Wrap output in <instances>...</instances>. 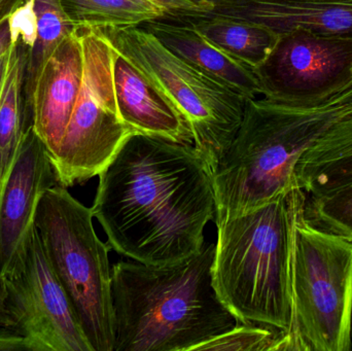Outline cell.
Instances as JSON below:
<instances>
[{
  "instance_id": "1",
  "label": "cell",
  "mask_w": 352,
  "mask_h": 351,
  "mask_svg": "<svg viewBox=\"0 0 352 351\" xmlns=\"http://www.w3.org/2000/svg\"><path fill=\"white\" fill-rule=\"evenodd\" d=\"M98 177L91 210L113 251L159 266L202 249L215 216L213 169L192 144L133 133Z\"/></svg>"
},
{
  "instance_id": "2",
  "label": "cell",
  "mask_w": 352,
  "mask_h": 351,
  "mask_svg": "<svg viewBox=\"0 0 352 351\" xmlns=\"http://www.w3.org/2000/svg\"><path fill=\"white\" fill-rule=\"evenodd\" d=\"M215 245L168 265L111 267L113 351H195L238 324L213 286Z\"/></svg>"
},
{
  "instance_id": "3",
  "label": "cell",
  "mask_w": 352,
  "mask_h": 351,
  "mask_svg": "<svg viewBox=\"0 0 352 351\" xmlns=\"http://www.w3.org/2000/svg\"><path fill=\"white\" fill-rule=\"evenodd\" d=\"M352 105L301 106L266 96L248 99L230 148L213 169L215 224L254 212L298 187L304 152Z\"/></svg>"
},
{
  "instance_id": "4",
  "label": "cell",
  "mask_w": 352,
  "mask_h": 351,
  "mask_svg": "<svg viewBox=\"0 0 352 351\" xmlns=\"http://www.w3.org/2000/svg\"><path fill=\"white\" fill-rule=\"evenodd\" d=\"M306 199L287 193L291 324L277 351H351L352 239L311 224Z\"/></svg>"
},
{
  "instance_id": "5",
  "label": "cell",
  "mask_w": 352,
  "mask_h": 351,
  "mask_svg": "<svg viewBox=\"0 0 352 351\" xmlns=\"http://www.w3.org/2000/svg\"><path fill=\"white\" fill-rule=\"evenodd\" d=\"M212 282L240 324L285 332L291 324L287 194L237 218L217 223Z\"/></svg>"
},
{
  "instance_id": "6",
  "label": "cell",
  "mask_w": 352,
  "mask_h": 351,
  "mask_svg": "<svg viewBox=\"0 0 352 351\" xmlns=\"http://www.w3.org/2000/svg\"><path fill=\"white\" fill-rule=\"evenodd\" d=\"M93 218L91 208L56 185L38 200L34 226L93 351H113L111 247L97 236Z\"/></svg>"
},
{
  "instance_id": "7",
  "label": "cell",
  "mask_w": 352,
  "mask_h": 351,
  "mask_svg": "<svg viewBox=\"0 0 352 351\" xmlns=\"http://www.w3.org/2000/svg\"><path fill=\"white\" fill-rule=\"evenodd\" d=\"M100 30L173 101L190 126L195 148L214 169L241 125L246 99L175 55L144 26Z\"/></svg>"
},
{
  "instance_id": "8",
  "label": "cell",
  "mask_w": 352,
  "mask_h": 351,
  "mask_svg": "<svg viewBox=\"0 0 352 351\" xmlns=\"http://www.w3.org/2000/svg\"><path fill=\"white\" fill-rule=\"evenodd\" d=\"M82 82L63 138L50 156L56 181L70 188L99 175L133 131L120 115L113 76V45L100 29L76 27Z\"/></svg>"
},
{
  "instance_id": "9",
  "label": "cell",
  "mask_w": 352,
  "mask_h": 351,
  "mask_svg": "<svg viewBox=\"0 0 352 351\" xmlns=\"http://www.w3.org/2000/svg\"><path fill=\"white\" fill-rule=\"evenodd\" d=\"M3 329L27 351H93L33 226L0 278Z\"/></svg>"
},
{
  "instance_id": "10",
  "label": "cell",
  "mask_w": 352,
  "mask_h": 351,
  "mask_svg": "<svg viewBox=\"0 0 352 351\" xmlns=\"http://www.w3.org/2000/svg\"><path fill=\"white\" fill-rule=\"evenodd\" d=\"M256 71L263 96L301 106L324 104L352 86V37L305 29L281 33Z\"/></svg>"
},
{
  "instance_id": "11",
  "label": "cell",
  "mask_w": 352,
  "mask_h": 351,
  "mask_svg": "<svg viewBox=\"0 0 352 351\" xmlns=\"http://www.w3.org/2000/svg\"><path fill=\"white\" fill-rule=\"evenodd\" d=\"M56 185L49 152L28 125L0 185V278L34 226L41 195Z\"/></svg>"
},
{
  "instance_id": "12",
  "label": "cell",
  "mask_w": 352,
  "mask_h": 351,
  "mask_svg": "<svg viewBox=\"0 0 352 351\" xmlns=\"http://www.w3.org/2000/svg\"><path fill=\"white\" fill-rule=\"evenodd\" d=\"M84 71L78 31L66 37L43 64L26 104L29 125L50 156L65 133L80 94Z\"/></svg>"
},
{
  "instance_id": "13",
  "label": "cell",
  "mask_w": 352,
  "mask_h": 351,
  "mask_svg": "<svg viewBox=\"0 0 352 351\" xmlns=\"http://www.w3.org/2000/svg\"><path fill=\"white\" fill-rule=\"evenodd\" d=\"M205 16L250 21L278 34L305 29L352 37V0H209Z\"/></svg>"
},
{
  "instance_id": "14",
  "label": "cell",
  "mask_w": 352,
  "mask_h": 351,
  "mask_svg": "<svg viewBox=\"0 0 352 351\" xmlns=\"http://www.w3.org/2000/svg\"><path fill=\"white\" fill-rule=\"evenodd\" d=\"M113 76L120 115L133 133L192 144L186 117L148 74L113 45Z\"/></svg>"
},
{
  "instance_id": "15",
  "label": "cell",
  "mask_w": 352,
  "mask_h": 351,
  "mask_svg": "<svg viewBox=\"0 0 352 351\" xmlns=\"http://www.w3.org/2000/svg\"><path fill=\"white\" fill-rule=\"evenodd\" d=\"M142 26L175 55L206 72L246 100L263 96L262 84L254 68L215 47L186 21L164 16Z\"/></svg>"
},
{
  "instance_id": "16",
  "label": "cell",
  "mask_w": 352,
  "mask_h": 351,
  "mask_svg": "<svg viewBox=\"0 0 352 351\" xmlns=\"http://www.w3.org/2000/svg\"><path fill=\"white\" fill-rule=\"evenodd\" d=\"M298 187L320 196L352 183V111L337 121L300 159Z\"/></svg>"
},
{
  "instance_id": "17",
  "label": "cell",
  "mask_w": 352,
  "mask_h": 351,
  "mask_svg": "<svg viewBox=\"0 0 352 351\" xmlns=\"http://www.w3.org/2000/svg\"><path fill=\"white\" fill-rule=\"evenodd\" d=\"M182 20L190 23L215 47L254 70L266 61L279 38L278 33L263 25L229 16H205Z\"/></svg>"
},
{
  "instance_id": "18",
  "label": "cell",
  "mask_w": 352,
  "mask_h": 351,
  "mask_svg": "<svg viewBox=\"0 0 352 351\" xmlns=\"http://www.w3.org/2000/svg\"><path fill=\"white\" fill-rule=\"evenodd\" d=\"M8 65L0 97V185L28 127L25 100L27 47L19 35L12 34Z\"/></svg>"
},
{
  "instance_id": "19",
  "label": "cell",
  "mask_w": 352,
  "mask_h": 351,
  "mask_svg": "<svg viewBox=\"0 0 352 351\" xmlns=\"http://www.w3.org/2000/svg\"><path fill=\"white\" fill-rule=\"evenodd\" d=\"M76 27L120 28L142 26L162 18L166 10L150 0H61Z\"/></svg>"
},
{
  "instance_id": "20",
  "label": "cell",
  "mask_w": 352,
  "mask_h": 351,
  "mask_svg": "<svg viewBox=\"0 0 352 351\" xmlns=\"http://www.w3.org/2000/svg\"><path fill=\"white\" fill-rule=\"evenodd\" d=\"M33 10L35 14V38L26 53V104L43 64L58 45L76 29V25L66 14L61 0H33Z\"/></svg>"
},
{
  "instance_id": "21",
  "label": "cell",
  "mask_w": 352,
  "mask_h": 351,
  "mask_svg": "<svg viewBox=\"0 0 352 351\" xmlns=\"http://www.w3.org/2000/svg\"><path fill=\"white\" fill-rule=\"evenodd\" d=\"M304 212L314 226L352 239V183L324 195H307Z\"/></svg>"
},
{
  "instance_id": "22",
  "label": "cell",
  "mask_w": 352,
  "mask_h": 351,
  "mask_svg": "<svg viewBox=\"0 0 352 351\" xmlns=\"http://www.w3.org/2000/svg\"><path fill=\"white\" fill-rule=\"evenodd\" d=\"M283 331L261 325L240 324L208 341L199 346L195 351H277Z\"/></svg>"
},
{
  "instance_id": "23",
  "label": "cell",
  "mask_w": 352,
  "mask_h": 351,
  "mask_svg": "<svg viewBox=\"0 0 352 351\" xmlns=\"http://www.w3.org/2000/svg\"><path fill=\"white\" fill-rule=\"evenodd\" d=\"M166 8L165 16L190 19L202 16L206 12L209 0H159Z\"/></svg>"
},
{
  "instance_id": "24",
  "label": "cell",
  "mask_w": 352,
  "mask_h": 351,
  "mask_svg": "<svg viewBox=\"0 0 352 351\" xmlns=\"http://www.w3.org/2000/svg\"><path fill=\"white\" fill-rule=\"evenodd\" d=\"M0 350H26V346L20 336L0 328Z\"/></svg>"
},
{
  "instance_id": "25",
  "label": "cell",
  "mask_w": 352,
  "mask_h": 351,
  "mask_svg": "<svg viewBox=\"0 0 352 351\" xmlns=\"http://www.w3.org/2000/svg\"><path fill=\"white\" fill-rule=\"evenodd\" d=\"M28 0H0V25L8 21Z\"/></svg>"
},
{
  "instance_id": "26",
  "label": "cell",
  "mask_w": 352,
  "mask_h": 351,
  "mask_svg": "<svg viewBox=\"0 0 352 351\" xmlns=\"http://www.w3.org/2000/svg\"><path fill=\"white\" fill-rule=\"evenodd\" d=\"M12 45V32L10 21H6L0 25V56L8 51Z\"/></svg>"
},
{
  "instance_id": "27",
  "label": "cell",
  "mask_w": 352,
  "mask_h": 351,
  "mask_svg": "<svg viewBox=\"0 0 352 351\" xmlns=\"http://www.w3.org/2000/svg\"><path fill=\"white\" fill-rule=\"evenodd\" d=\"M331 104L352 105V86L328 101Z\"/></svg>"
},
{
  "instance_id": "28",
  "label": "cell",
  "mask_w": 352,
  "mask_h": 351,
  "mask_svg": "<svg viewBox=\"0 0 352 351\" xmlns=\"http://www.w3.org/2000/svg\"><path fill=\"white\" fill-rule=\"evenodd\" d=\"M8 51L0 56V97L3 88L4 76H6V65H8Z\"/></svg>"
},
{
  "instance_id": "29",
  "label": "cell",
  "mask_w": 352,
  "mask_h": 351,
  "mask_svg": "<svg viewBox=\"0 0 352 351\" xmlns=\"http://www.w3.org/2000/svg\"><path fill=\"white\" fill-rule=\"evenodd\" d=\"M2 324H3V306H2L1 284H0V328L2 327Z\"/></svg>"
},
{
  "instance_id": "30",
  "label": "cell",
  "mask_w": 352,
  "mask_h": 351,
  "mask_svg": "<svg viewBox=\"0 0 352 351\" xmlns=\"http://www.w3.org/2000/svg\"><path fill=\"white\" fill-rule=\"evenodd\" d=\"M150 1L154 2V3L158 4V5L163 6L159 0H150ZM163 8H164V6H163ZM165 10H166V8H165Z\"/></svg>"
},
{
  "instance_id": "31",
  "label": "cell",
  "mask_w": 352,
  "mask_h": 351,
  "mask_svg": "<svg viewBox=\"0 0 352 351\" xmlns=\"http://www.w3.org/2000/svg\"><path fill=\"white\" fill-rule=\"evenodd\" d=\"M351 342H352V325H351ZM351 351H352V346H351Z\"/></svg>"
}]
</instances>
